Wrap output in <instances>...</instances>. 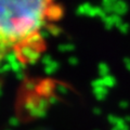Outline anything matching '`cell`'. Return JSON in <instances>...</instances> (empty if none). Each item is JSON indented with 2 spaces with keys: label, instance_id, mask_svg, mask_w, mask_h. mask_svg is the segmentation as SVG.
<instances>
[{
  "label": "cell",
  "instance_id": "1",
  "mask_svg": "<svg viewBox=\"0 0 130 130\" xmlns=\"http://www.w3.org/2000/svg\"><path fill=\"white\" fill-rule=\"evenodd\" d=\"M64 13L61 0H0V62L12 55L24 66L35 64Z\"/></svg>",
  "mask_w": 130,
  "mask_h": 130
}]
</instances>
